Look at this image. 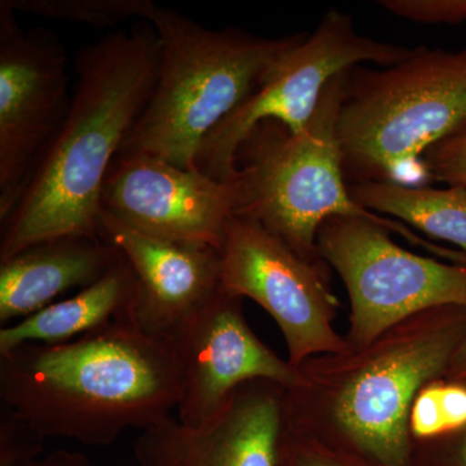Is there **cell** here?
Masks as SVG:
<instances>
[{
    "label": "cell",
    "mask_w": 466,
    "mask_h": 466,
    "mask_svg": "<svg viewBox=\"0 0 466 466\" xmlns=\"http://www.w3.org/2000/svg\"><path fill=\"white\" fill-rule=\"evenodd\" d=\"M159 42L148 21L84 46L63 127L12 213L0 222V260L64 236L101 238V192L157 81Z\"/></svg>",
    "instance_id": "cell-1"
},
{
    "label": "cell",
    "mask_w": 466,
    "mask_h": 466,
    "mask_svg": "<svg viewBox=\"0 0 466 466\" xmlns=\"http://www.w3.org/2000/svg\"><path fill=\"white\" fill-rule=\"evenodd\" d=\"M180 398L167 342L119 319L63 343H25L0 355V404L42 437L109 446L127 429L170 417Z\"/></svg>",
    "instance_id": "cell-2"
},
{
    "label": "cell",
    "mask_w": 466,
    "mask_h": 466,
    "mask_svg": "<svg viewBox=\"0 0 466 466\" xmlns=\"http://www.w3.org/2000/svg\"><path fill=\"white\" fill-rule=\"evenodd\" d=\"M147 21L158 35L157 81L119 155L152 156L187 170L196 168L208 134L305 39L210 30L157 5Z\"/></svg>",
    "instance_id": "cell-3"
},
{
    "label": "cell",
    "mask_w": 466,
    "mask_h": 466,
    "mask_svg": "<svg viewBox=\"0 0 466 466\" xmlns=\"http://www.w3.org/2000/svg\"><path fill=\"white\" fill-rule=\"evenodd\" d=\"M381 67L345 73L336 127L343 173L352 183L426 187V152L466 130V47H417Z\"/></svg>",
    "instance_id": "cell-4"
},
{
    "label": "cell",
    "mask_w": 466,
    "mask_h": 466,
    "mask_svg": "<svg viewBox=\"0 0 466 466\" xmlns=\"http://www.w3.org/2000/svg\"><path fill=\"white\" fill-rule=\"evenodd\" d=\"M346 72L327 86L302 133L290 134L279 122L267 121L244 140L236 155L240 184L236 216L257 220L309 263L317 256L319 229L336 217L364 218L431 254L461 262V256L367 210L350 195L336 133Z\"/></svg>",
    "instance_id": "cell-5"
},
{
    "label": "cell",
    "mask_w": 466,
    "mask_h": 466,
    "mask_svg": "<svg viewBox=\"0 0 466 466\" xmlns=\"http://www.w3.org/2000/svg\"><path fill=\"white\" fill-rule=\"evenodd\" d=\"M317 245L349 291L350 337L358 345H370L420 312L466 309L464 263L410 253L364 218H330L319 229Z\"/></svg>",
    "instance_id": "cell-6"
},
{
    "label": "cell",
    "mask_w": 466,
    "mask_h": 466,
    "mask_svg": "<svg viewBox=\"0 0 466 466\" xmlns=\"http://www.w3.org/2000/svg\"><path fill=\"white\" fill-rule=\"evenodd\" d=\"M413 52L415 48L360 35L349 15L330 11L315 32L305 36L262 85L208 134L196 157V168L219 182L235 179L238 150L257 126L274 121L290 134L302 133L317 113L325 88L337 76L366 63L395 66Z\"/></svg>",
    "instance_id": "cell-7"
},
{
    "label": "cell",
    "mask_w": 466,
    "mask_h": 466,
    "mask_svg": "<svg viewBox=\"0 0 466 466\" xmlns=\"http://www.w3.org/2000/svg\"><path fill=\"white\" fill-rule=\"evenodd\" d=\"M67 56L52 30L25 33L0 2V222L12 213L66 122Z\"/></svg>",
    "instance_id": "cell-8"
},
{
    "label": "cell",
    "mask_w": 466,
    "mask_h": 466,
    "mask_svg": "<svg viewBox=\"0 0 466 466\" xmlns=\"http://www.w3.org/2000/svg\"><path fill=\"white\" fill-rule=\"evenodd\" d=\"M465 334L452 324L403 330L343 383L334 415L352 444L377 466H410V408L422 385L451 364Z\"/></svg>",
    "instance_id": "cell-9"
},
{
    "label": "cell",
    "mask_w": 466,
    "mask_h": 466,
    "mask_svg": "<svg viewBox=\"0 0 466 466\" xmlns=\"http://www.w3.org/2000/svg\"><path fill=\"white\" fill-rule=\"evenodd\" d=\"M222 285L241 299L256 300L274 318L297 370L312 355L345 348L332 325L336 299L317 266L257 220L241 216L229 220Z\"/></svg>",
    "instance_id": "cell-10"
},
{
    "label": "cell",
    "mask_w": 466,
    "mask_h": 466,
    "mask_svg": "<svg viewBox=\"0 0 466 466\" xmlns=\"http://www.w3.org/2000/svg\"><path fill=\"white\" fill-rule=\"evenodd\" d=\"M241 299L222 285L167 341L179 376L177 421L184 425L210 422L244 383L267 380L288 390L305 383L299 370L251 332Z\"/></svg>",
    "instance_id": "cell-11"
},
{
    "label": "cell",
    "mask_w": 466,
    "mask_h": 466,
    "mask_svg": "<svg viewBox=\"0 0 466 466\" xmlns=\"http://www.w3.org/2000/svg\"><path fill=\"white\" fill-rule=\"evenodd\" d=\"M238 177L219 182L146 155H118L101 192V211L137 231L164 240L222 251L238 214Z\"/></svg>",
    "instance_id": "cell-12"
},
{
    "label": "cell",
    "mask_w": 466,
    "mask_h": 466,
    "mask_svg": "<svg viewBox=\"0 0 466 466\" xmlns=\"http://www.w3.org/2000/svg\"><path fill=\"white\" fill-rule=\"evenodd\" d=\"M283 386L256 380L238 389L208 424L167 417L140 434V466H278L283 428Z\"/></svg>",
    "instance_id": "cell-13"
},
{
    "label": "cell",
    "mask_w": 466,
    "mask_h": 466,
    "mask_svg": "<svg viewBox=\"0 0 466 466\" xmlns=\"http://www.w3.org/2000/svg\"><path fill=\"white\" fill-rule=\"evenodd\" d=\"M100 238L122 251L137 276L134 324L167 342L222 288V251L153 238L101 211Z\"/></svg>",
    "instance_id": "cell-14"
},
{
    "label": "cell",
    "mask_w": 466,
    "mask_h": 466,
    "mask_svg": "<svg viewBox=\"0 0 466 466\" xmlns=\"http://www.w3.org/2000/svg\"><path fill=\"white\" fill-rule=\"evenodd\" d=\"M124 257L103 238L64 236L0 260V323L23 320L67 290L90 287Z\"/></svg>",
    "instance_id": "cell-15"
},
{
    "label": "cell",
    "mask_w": 466,
    "mask_h": 466,
    "mask_svg": "<svg viewBox=\"0 0 466 466\" xmlns=\"http://www.w3.org/2000/svg\"><path fill=\"white\" fill-rule=\"evenodd\" d=\"M137 276L127 258L90 287L0 329V355L25 343H63L97 328L133 319Z\"/></svg>",
    "instance_id": "cell-16"
},
{
    "label": "cell",
    "mask_w": 466,
    "mask_h": 466,
    "mask_svg": "<svg viewBox=\"0 0 466 466\" xmlns=\"http://www.w3.org/2000/svg\"><path fill=\"white\" fill-rule=\"evenodd\" d=\"M349 191L367 210L403 220L431 238L456 245L466 256L465 188L360 182L349 183Z\"/></svg>",
    "instance_id": "cell-17"
},
{
    "label": "cell",
    "mask_w": 466,
    "mask_h": 466,
    "mask_svg": "<svg viewBox=\"0 0 466 466\" xmlns=\"http://www.w3.org/2000/svg\"><path fill=\"white\" fill-rule=\"evenodd\" d=\"M15 12L54 20L116 26L131 17L147 21L155 3L150 0H5Z\"/></svg>",
    "instance_id": "cell-18"
},
{
    "label": "cell",
    "mask_w": 466,
    "mask_h": 466,
    "mask_svg": "<svg viewBox=\"0 0 466 466\" xmlns=\"http://www.w3.org/2000/svg\"><path fill=\"white\" fill-rule=\"evenodd\" d=\"M46 438L11 408L0 404V466H21L41 458Z\"/></svg>",
    "instance_id": "cell-19"
},
{
    "label": "cell",
    "mask_w": 466,
    "mask_h": 466,
    "mask_svg": "<svg viewBox=\"0 0 466 466\" xmlns=\"http://www.w3.org/2000/svg\"><path fill=\"white\" fill-rule=\"evenodd\" d=\"M424 159L431 180L466 189V130L438 143Z\"/></svg>",
    "instance_id": "cell-20"
},
{
    "label": "cell",
    "mask_w": 466,
    "mask_h": 466,
    "mask_svg": "<svg viewBox=\"0 0 466 466\" xmlns=\"http://www.w3.org/2000/svg\"><path fill=\"white\" fill-rule=\"evenodd\" d=\"M381 5L415 23L458 25L466 20V0H385Z\"/></svg>",
    "instance_id": "cell-21"
},
{
    "label": "cell",
    "mask_w": 466,
    "mask_h": 466,
    "mask_svg": "<svg viewBox=\"0 0 466 466\" xmlns=\"http://www.w3.org/2000/svg\"><path fill=\"white\" fill-rule=\"evenodd\" d=\"M410 431L420 440L451 433L441 403V383L421 389L410 408Z\"/></svg>",
    "instance_id": "cell-22"
},
{
    "label": "cell",
    "mask_w": 466,
    "mask_h": 466,
    "mask_svg": "<svg viewBox=\"0 0 466 466\" xmlns=\"http://www.w3.org/2000/svg\"><path fill=\"white\" fill-rule=\"evenodd\" d=\"M278 466H351L341 460L325 453H317V450L302 443L293 426L285 421L279 441Z\"/></svg>",
    "instance_id": "cell-23"
},
{
    "label": "cell",
    "mask_w": 466,
    "mask_h": 466,
    "mask_svg": "<svg viewBox=\"0 0 466 466\" xmlns=\"http://www.w3.org/2000/svg\"><path fill=\"white\" fill-rule=\"evenodd\" d=\"M21 466H94L84 453L67 450H56L43 455L35 461Z\"/></svg>",
    "instance_id": "cell-24"
},
{
    "label": "cell",
    "mask_w": 466,
    "mask_h": 466,
    "mask_svg": "<svg viewBox=\"0 0 466 466\" xmlns=\"http://www.w3.org/2000/svg\"><path fill=\"white\" fill-rule=\"evenodd\" d=\"M451 370H452L455 382L466 386V334L451 360Z\"/></svg>",
    "instance_id": "cell-25"
},
{
    "label": "cell",
    "mask_w": 466,
    "mask_h": 466,
    "mask_svg": "<svg viewBox=\"0 0 466 466\" xmlns=\"http://www.w3.org/2000/svg\"><path fill=\"white\" fill-rule=\"evenodd\" d=\"M455 466H466V435L456 452Z\"/></svg>",
    "instance_id": "cell-26"
}]
</instances>
